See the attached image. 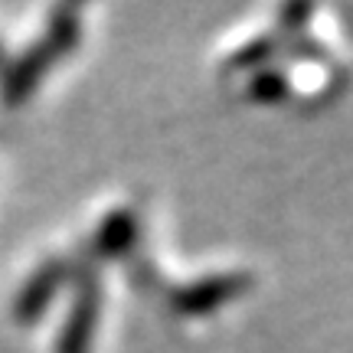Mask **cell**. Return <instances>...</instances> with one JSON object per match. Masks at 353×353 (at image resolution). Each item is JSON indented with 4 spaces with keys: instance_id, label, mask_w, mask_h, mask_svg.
<instances>
[{
    "instance_id": "1",
    "label": "cell",
    "mask_w": 353,
    "mask_h": 353,
    "mask_svg": "<svg viewBox=\"0 0 353 353\" xmlns=\"http://www.w3.org/2000/svg\"><path fill=\"white\" fill-rule=\"evenodd\" d=\"M82 39V20H79L76 7H59L50 17V23L43 30V37L30 46V50L7 69V76L0 82V95L7 105H20L23 99H30L37 85L43 82V76L50 72L52 65L63 59L65 52Z\"/></svg>"
},
{
    "instance_id": "2",
    "label": "cell",
    "mask_w": 353,
    "mask_h": 353,
    "mask_svg": "<svg viewBox=\"0 0 353 353\" xmlns=\"http://www.w3.org/2000/svg\"><path fill=\"white\" fill-rule=\"evenodd\" d=\"M99 311H101V288L95 272H85L76 285V298L69 304V314L63 321L56 353H92L95 341V327H99Z\"/></svg>"
},
{
    "instance_id": "3",
    "label": "cell",
    "mask_w": 353,
    "mask_h": 353,
    "mask_svg": "<svg viewBox=\"0 0 353 353\" xmlns=\"http://www.w3.org/2000/svg\"><path fill=\"white\" fill-rule=\"evenodd\" d=\"M72 275L69 259H46L33 275L23 281V288L17 291L13 298V317L17 324H37L39 317L46 314V307L52 304V298L59 294L65 281Z\"/></svg>"
},
{
    "instance_id": "4",
    "label": "cell",
    "mask_w": 353,
    "mask_h": 353,
    "mask_svg": "<svg viewBox=\"0 0 353 353\" xmlns=\"http://www.w3.org/2000/svg\"><path fill=\"white\" fill-rule=\"evenodd\" d=\"M252 285V278L245 272H223V275H210V278H200L193 281L190 288L176 291L174 294V307L180 314H210L216 311L219 304L232 301L245 294Z\"/></svg>"
},
{
    "instance_id": "5",
    "label": "cell",
    "mask_w": 353,
    "mask_h": 353,
    "mask_svg": "<svg viewBox=\"0 0 353 353\" xmlns=\"http://www.w3.org/2000/svg\"><path fill=\"white\" fill-rule=\"evenodd\" d=\"M134 242H138V213L121 206V210H112V213L99 223L95 236H92V255H95L99 262L118 259V255H125Z\"/></svg>"
},
{
    "instance_id": "6",
    "label": "cell",
    "mask_w": 353,
    "mask_h": 353,
    "mask_svg": "<svg viewBox=\"0 0 353 353\" xmlns=\"http://www.w3.org/2000/svg\"><path fill=\"white\" fill-rule=\"evenodd\" d=\"M249 95L255 101H281L288 95V76L278 69H259L249 79Z\"/></svg>"
},
{
    "instance_id": "7",
    "label": "cell",
    "mask_w": 353,
    "mask_h": 353,
    "mask_svg": "<svg viewBox=\"0 0 353 353\" xmlns=\"http://www.w3.org/2000/svg\"><path fill=\"white\" fill-rule=\"evenodd\" d=\"M278 50V37H255L252 43H245L239 50V56H232V65L236 69H252L262 59H268L272 52Z\"/></svg>"
}]
</instances>
